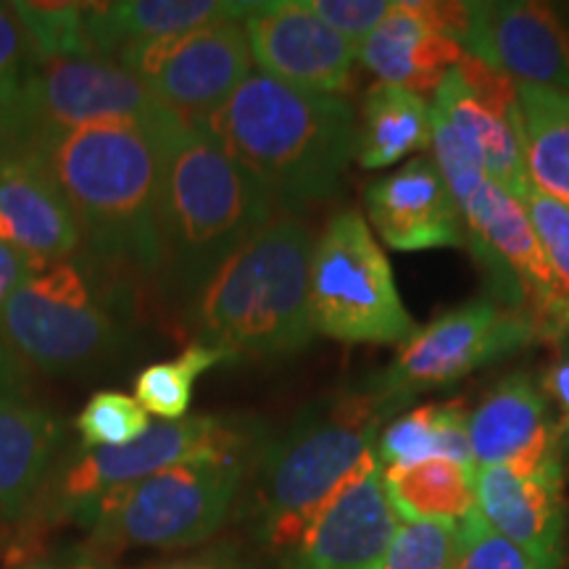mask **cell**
<instances>
[{"label":"cell","instance_id":"cell-1","mask_svg":"<svg viewBox=\"0 0 569 569\" xmlns=\"http://www.w3.org/2000/svg\"><path fill=\"white\" fill-rule=\"evenodd\" d=\"M156 124L69 127L19 146L38 156L59 182L90 251L103 264L146 280L161 277L163 261Z\"/></svg>","mask_w":569,"mask_h":569},{"label":"cell","instance_id":"cell-2","mask_svg":"<svg viewBox=\"0 0 569 569\" xmlns=\"http://www.w3.org/2000/svg\"><path fill=\"white\" fill-rule=\"evenodd\" d=\"M159 140L161 280L196 298L224 259L280 217L272 193L203 127L167 113Z\"/></svg>","mask_w":569,"mask_h":569},{"label":"cell","instance_id":"cell-3","mask_svg":"<svg viewBox=\"0 0 569 569\" xmlns=\"http://www.w3.org/2000/svg\"><path fill=\"white\" fill-rule=\"evenodd\" d=\"M356 111L340 96L290 88L251 71L201 124L280 209L336 196L356 148Z\"/></svg>","mask_w":569,"mask_h":569},{"label":"cell","instance_id":"cell-4","mask_svg":"<svg viewBox=\"0 0 569 569\" xmlns=\"http://www.w3.org/2000/svg\"><path fill=\"white\" fill-rule=\"evenodd\" d=\"M311 251L315 234L296 213H280L261 227L193 298L196 343L256 359L303 351L317 336Z\"/></svg>","mask_w":569,"mask_h":569},{"label":"cell","instance_id":"cell-5","mask_svg":"<svg viewBox=\"0 0 569 569\" xmlns=\"http://www.w3.org/2000/svg\"><path fill=\"white\" fill-rule=\"evenodd\" d=\"M407 401L369 386L303 409L267 448L259 480V536L288 553L348 482L380 467L375 446L382 422Z\"/></svg>","mask_w":569,"mask_h":569},{"label":"cell","instance_id":"cell-6","mask_svg":"<svg viewBox=\"0 0 569 569\" xmlns=\"http://www.w3.org/2000/svg\"><path fill=\"white\" fill-rule=\"evenodd\" d=\"M251 438L211 446L98 498L74 517L90 530L88 549L109 561L132 549H190L203 543L230 517L243 486Z\"/></svg>","mask_w":569,"mask_h":569},{"label":"cell","instance_id":"cell-7","mask_svg":"<svg viewBox=\"0 0 569 569\" xmlns=\"http://www.w3.org/2000/svg\"><path fill=\"white\" fill-rule=\"evenodd\" d=\"M430 148L459 206L467 248L486 269L490 290L503 306L536 319L540 338H557L551 272L525 203L490 180L472 148L436 111Z\"/></svg>","mask_w":569,"mask_h":569},{"label":"cell","instance_id":"cell-8","mask_svg":"<svg viewBox=\"0 0 569 569\" xmlns=\"http://www.w3.org/2000/svg\"><path fill=\"white\" fill-rule=\"evenodd\" d=\"M251 438V430L234 419L188 415L177 422H153L146 436L134 443L117 448H88L56 461L51 478L24 522L17 525L9 567L38 557V538L42 532L74 522L84 507L132 482L151 478L161 469L188 459L190 453L211 446L238 443Z\"/></svg>","mask_w":569,"mask_h":569},{"label":"cell","instance_id":"cell-9","mask_svg":"<svg viewBox=\"0 0 569 569\" xmlns=\"http://www.w3.org/2000/svg\"><path fill=\"white\" fill-rule=\"evenodd\" d=\"M309 296L317 336L340 343L401 346L417 330L386 251L356 209L338 211L315 240Z\"/></svg>","mask_w":569,"mask_h":569},{"label":"cell","instance_id":"cell-10","mask_svg":"<svg viewBox=\"0 0 569 569\" xmlns=\"http://www.w3.org/2000/svg\"><path fill=\"white\" fill-rule=\"evenodd\" d=\"M0 338L48 375L90 369L119 346V325L96 282L74 261L32 269L0 317Z\"/></svg>","mask_w":569,"mask_h":569},{"label":"cell","instance_id":"cell-11","mask_svg":"<svg viewBox=\"0 0 569 569\" xmlns=\"http://www.w3.org/2000/svg\"><path fill=\"white\" fill-rule=\"evenodd\" d=\"M169 113L146 82L101 53L32 59L17 101L0 117V148L101 122L156 124Z\"/></svg>","mask_w":569,"mask_h":569},{"label":"cell","instance_id":"cell-12","mask_svg":"<svg viewBox=\"0 0 569 569\" xmlns=\"http://www.w3.org/2000/svg\"><path fill=\"white\" fill-rule=\"evenodd\" d=\"M538 338L540 330L530 315L490 298H475L417 327L377 377V388L409 403L417 393L451 386Z\"/></svg>","mask_w":569,"mask_h":569},{"label":"cell","instance_id":"cell-13","mask_svg":"<svg viewBox=\"0 0 569 569\" xmlns=\"http://www.w3.org/2000/svg\"><path fill=\"white\" fill-rule=\"evenodd\" d=\"M117 61L146 82L172 117L196 127L230 101L253 67L243 19L134 42L117 53Z\"/></svg>","mask_w":569,"mask_h":569},{"label":"cell","instance_id":"cell-14","mask_svg":"<svg viewBox=\"0 0 569 569\" xmlns=\"http://www.w3.org/2000/svg\"><path fill=\"white\" fill-rule=\"evenodd\" d=\"M440 113L472 148L493 182L522 201L528 190L517 82L465 53L432 96Z\"/></svg>","mask_w":569,"mask_h":569},{"label":"cell","instance_id":"cell-15","mask_svg":"<svg viewBox=\"0 0 569 569\" xmlns=\"http://www.w3.org/2000/svg\"><path fill=\"white\" fill-rule=\"evenodd\" d=\"M469 3L398 0L390 17L356 46L359 61L377 82L396 84L417 96H436L465 56Z\"/></svg>","mask_w":569,"mask_h":569},{"label":"cell","instance_id":"cell-16","mask_svg":"<svg viewBox=\"0 0 569 569\" xmlns=\"http://www.w3.org/2000/svg\"><path fill=\"white\" fill-rule=\"evenodd\" d=\"M243 27L261 74L322 96H338L351 82L356 46L306 9L303 0L253 3Z\"/></svg>","mask_w":569,"mask_h":569},{"label":"cell","instance_id":"cell-17","mask_svg":"<svg viewBox=\"0 0 569 569\" xmlns=\"http://www.w3.org/2000/svg\"><path fill=\"white\" fill-rule=\"evenodd\" d=\"M465 53L509 80L569 92V27L540 3H469Z\"/></svg>","mask_w":569,"mask_h":569},{"label":"cell","instance_id":"cell-18","mask_svg":"<svg viewBox=\"0 0 569 569\" xmlns=\"http://www.w3.org/2000/svg\"><path fill=\"white\" fill-rule=\"evenodd\" d=\"M398 528L382 467H372L319 511L298 546L282 553V569H377Z\"/></svg>","mask_w":569,"mask_h":569},{"label":"cell","instance_id":"cell-19","mask_svg":"<svg viewBox=\"0 0 569 569\" xmlns=\"http://www.w3.org/2000/svg\"><path fill=\"white\" fill-rule=\"evenodd\" d=\"M0 243L24 256L32 269L67 261L82 243L59 182L27 148H0Z\"/></svg>","mask_w":569,"mask_h":569},{"label":"cell","instance_id":"cell-20","mask_svg":"<svg viewBox=\"0 0 569 569\" xmlns=\"http://www.w3.org/2000/svg\"><path fill=\"white\" fill-rule=\"evenodd\" d=\"M467 440L475 467H509L536 475L561 467V438L549 417L543 388L528 375L501 380L467 415Z\"/></svg>","mask_w":569,"mask_h":569},{"label":"cell","instance_id":"cell-21","mask_svg":"<svg viewBox=\"0 0 569 569\" xmlns=\"http://www.w3.org/2000/svg\"><path fill=\"white\" fill-rule=\"evenodd\" d=\"M365 203L382 243L396 251L467 246L459 206L438 163L425 156L409 159L398 172L375 180L367 188Z\"/></svg>","mask_w":569,"mask_h":569},{"label":"cell","instance_id":"cell-22","mask_svg":"<svg viewBox=\"0 0 569 569\" xmlns=\"http://www.w3.org/2000/svg\"><path fill=\"white\" fill-rule=\"evenodd\" d=\"M565 469L519 475L509 467L475 469V501L498 536L511 540L543 569H557L565 530Z\"/></svg>","mask_w":569,"mask_h":569},{"label":"cell","instance_id":"cell-23","mask_svg":"<svg viewBox=\"0 0 569 569\" xmlns=\"http://www.w3.org/2000/svg\"><path fill=\"white\" fill-rule=\"evenodd\" d=\"M63 427L40 403L0 388V517L24 522L51 478Z\"/></svg>","mask_w":569,"mask_h":569},{"label":"cell","instance_id":"cell-24","mask_svg":"<svg viewBox=\"0 0 569 569\" xmlns=\"http://www.w3.org/2000/svg\"><path fill=\"white\" fill-rule=\"evenodd\" d=\"M253 3L224 0H119L90 3V38L98 53L111 56L134 42L172 38L227 19H246Z\"/></svg>","mask_w":569,"mask_h":569},{"label":"cell","instance_id":"cell-25","mask_svg":"<svg viewBox=\"0 0 569 569\" xmlns=\"http://www.w3.org/2000/svg\"><path fill=\"white\" fill-rule=\"evenodd\" d=\"M432 146V103L417 92L377 82L367 90L356 119L353 161L386 169Z\"/></svg>","mask_w":569,"mask_h":569},{"label":"cell","instance_id":"cell-26","mask_svg":"<svg viewBox=\"0 0 569 569\" xmlns=\"http://www.w3.org/2000/svg\"><path fill=\"white\" fill-rule=\"evenodd\" d=\"M517 98L528 180L569 209V92L517 82Z\"/></svg>","mask_w":569,"mask_h":569},{"label":"cell","instance_id":"cell-27","mask_svg":"<svg viewBox=\"0 0 569 569\" xmlns=\"http://www.w3.org/2000/svg\"><path fill=\"white\" fill-rule=\"evenodd\" d=\"M382 486L401 522L461 525L478 509L475 467L451 459H425L382 469Z\"/></svg>","mask_w":569,"mask_h":569},{"label":"cell","instance_id":"cell-28","mask_svg":"<svg viewBox=\"0 0 569 569\" xmlns=\"http://www.w3.org/2000/svg\"><path fill=\"white\" fill-rule=\"evenodd\" d=\"M375 453L382 469L419 465L425 459H451L475 467L467 440L465 403H425L396 417L393 422L382 425Z\"/></svg>","mask_w":569,"mask_h":569},{"label":"cell","instance_id":"cell-29","mask_svg":"<svg viewBox=\"0 0 569 569\" xmlns=\"http://www.w3.org/2000/svg\"><path fill=\"white\" fill-rule=\"evenodd\" d=\"M234 359L227 351L201 343L188 346L177 359L156 361L134 377V401L161 422L184 419L193 403L196 380L209 369Z\"/></svg>","mask_w":569,"mask_h":569},{"label":"cell","instance_id":"cell-30","mask_svg":"<svg viewBox=\"0 0 569 569\" xmlns=\"http://www.w3.org/2000/svg\"><path fill=\"white\" fill-rule=\"evenodd\" d=\"M30 40L32 59L98 53L90 38V3H11ZM103 56V53H101ZM111 59V56H109Z\"/></svg>","mask_w":569,"mask_h":569},{"label":"cell","instance_id":"cell-31","mask_svg":"<svg viewBox=\"0 0 569 569\" xmlns=\"http://www.w3.org/2000/svg\"><path fill=\"white\" fill-rule=\"evenodd\" d=\"M522 203L549 264L553 282V330L561 336L569 330V209L532 184L525 190Z\"/></svg>","mask_w":569,"mask_h":569},{"label":"cell","instance_id":"cell-32","mask_svg":"<svg viewBox=\"0 0 569 569\" xmlns=\"http://www.w3.org/2000/svg\"><path fill=\"white\" fill-rule=\"evenodd\" d=\"M153 419L132 396L101 390L77 417V432L88 448H117L134 443L151 430Z\"/></svg>","mask_w":569,"mask_h":569},{"label":"cell","instance_id":"cell-33","mask_svg":"<svg viewBox=\"0 0 569 569\" xmlns=\"http://www.w3.org/2000/svg\"><path fill=\"white\" fill-rule=\"evenodd\" d=\"M459 525L401 522L377 569H459Z\"/></svg>","mask_w":569,"mask_h":569},{"label":"cell","instance_id":"cell-34","mask_svg":"<svg viewBox=\"0 0 569 569\" xmlns=\"http://www.w3.org/2000/svg\"><path fill=\"white\" fill-rule=\"evenodd\" d=\"M459 569H543L536 559L517 549L511 540L498 536L480 517L478 509L459 525Z\"/></svg>","mask_w":569,"mask_h":569},{"label":"cell","instance_id":"cell-35","mask_svg":"<svg viewBox=\"0 0 569 569\" xmlns=\"http://www.w3.org/2000/svg\"><path fill=\"white\" fill-rule=\"evenodd\" d=\"M32 67V48L11 3H0V117L17 101L27 71Z\"/></svg>","mask_w":569,"mask_h":569},{"label":"cell","instance_id":"cell-36","mask_svg":"<svg viewBox=\"0 0 569 569\" xmlns=\"http://www.w3.org/2000/svg\"><path fill=\"white\" fill-rule=\"evenodd\" d=\"M303 3L353 46L372 34L396 9L393 0H303Z\"/></svg>","mask_w":569,"mask_h":569},{"label":"cell","instance_id":"cell-37","mask_svg":"<svg viewBox=\"0 0 569 569\" xmlns=\"http://www.w3.org/2000/svg\"><path fill=\"white\" fill-rule=\"evenodd\" d=\"M32 272V264L24 256L13 251L11 246L0 243V317H3L6 303L9 298L21 288V282L27 280Z\"/></svg>","mask_w":569,"mask_h":569},{"label":"cell","instance_id":"cell-38","mask_svg":"<svg viewBox=\"0 0 569 569\" xmlns=\"http://www.w3.org/2000/svg\"><path fill=\"white\" fill-rule=\"evenodd\" d=\"M9 569H106V561L96 557L88 546L77 551H63L56 553V557H34L21 561V565H13Z\"/></svg>","mask_w":569,"mask_h":569},{"label":"cell","instance_id":"cell-39","mask_svg":"<svg viewBox=\"0 0 569 569\" xmlns=\"http://www.w3.org/2000/svg\"><path fill=\"white\" fill-rule=\"evenodd\" d=\"M159 569H248V565L232 549H211Z\"/></svg>","mask_w":569,"mask_h":569},{"label":"cell","instance_id":"cell-40","mask_svg":"<svg viewBox=\"0 0 569 569\" xmlns=\"http://www.w3.org/2000/svg\"><path fill=\"white\" fill-rule=\"evenodd\" d=\"M543 393H549L569 419V359L551 369L549 377H546Z\"/></svg>","mask_w":569,"mask_h":569},{"label":"cell","instance_id":"cell-41","mask_svg":"<svg viewBox=\"0 0 569 569\" xmlns=\"http://www.w3.org/2000/svg\"><path fill=\"white\" fill-rule=\"evenodd\" d=\"M19 356L3 343V338H0V388H11L13 382L19 380Z\"/></svg>","mask_w":569,"mask_h":569}]
</instances>
